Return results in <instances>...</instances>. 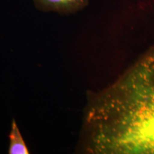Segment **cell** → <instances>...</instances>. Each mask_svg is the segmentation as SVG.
Returning a JSON list of instances; mask_svg holds the SVG:
<instances>
[{"label": "cell", "instance_id": "7a4b0ae2", "mask_svg": "<svg viewBox=\"0 0 154 154\" xmlns=\"http://www.w3.org/2000/svg\"><path fill=\"white\" fill-rule=\"evenodd\" d=\"M36 7L44 11H56L61 14L75 13L84 9L88 0H34Z\"/></svg>", "mask_w": 154, "mask_h": 154}, {"label": "cell", "instance_id": "3957f363", "mask_svg": "<svg viewBox=\"0 0 154 154\" xmlns=\"http://www.w3.org/2000/svg\"><path fill=\"white\" fill-rule=\"evenodd\" d=\"M9 144L8 153L9 154H29V149L25 143L24 138L16 121L12 120L11 126V131L9 135Z\"/></svg>", "mask_w": 154, "mask_h": 154}, {"label": "cell", "instance_id": "6da1fadb", "mask_svg": "<svg viewBox=\"0 0 154 154\" xmlns=\"http://www.w3.org/2000/svg\"><path fill=\"white\" fill-rule=\"evenodd\" d=\"M79 146L91 154H154V44L114 82L88 94Z\"/></svg>", "mask_w": 154, "mask_h": 154}]
</instances>
